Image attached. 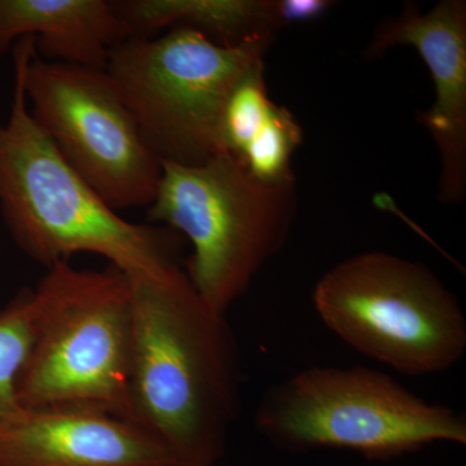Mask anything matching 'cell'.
<instances>
[{"label":"cell","instance_id":"14","mask_svg":"<svg viewBox=\"0 0 466 466\" xmlns=\"http://www.w3.org/2000/svg\"><path fill=\"white\" fill-rule=\"evenodd\" d=\"M302 142V128L285 106H275L271 115L242 150L238 161L260 182L279 184L294 180L290 159Z\"/></svg>","mask_w":466,"mask_h":466},{"label":"cell","instance_id":"12","mask_svg":"<svg viewBox=\"0 0 466 466\" xmlns=\"http://www.w3.org/2000/svg\"><path fill=\"white\" fill-rule=\"evenodd\" d=\"M131 38H148L164 27L188 26L222 46L280 27L275 0H121L110 2Z\"/></svg>","mask_w":466,"mask_h":466},{"label":"cell","instance_id":"2","mask_svg":"<svg viewBox=\"0 0 466 466\" xmlns=\"http://www.w3.org/2000/svg\"><path fill=\"white\" fill-rule=\"evenodd\" d=\"M11 112L0 122V214L18 248L46 268L91 253L128 278H162L182 268L179 236L116 214L61 157L34 121L14 51Z\"/></svg>","mask_w":466,"mask_h":466},{"label":"cell","instance_id":"16","mask_svg":"<svg viewBox=\"0 0 466 466\" xmlns=\"http://www.w3.org/2000/svg\"><path fill=\"white\" fill-rule=\"evenodd\" d=\"M333 5L329 0H275L276 17L280 26L309 23L323 16Z\"/></svg>","mask_w":466,"mask_h":466},{"label":"cell","instance_id":"1","mask_svg":"<svg viewBox=\"0 0 466 466\" xmlns=\"http://www.w3.org/2000/svg\"><path fill=\"white\" fill-rule=\"evenodd\" d=\"M128 279L130 421L167 450L171 466H216L241 404L240 350L226 314L205 302L182 268Z\"/></svg>","mask_w":466,"mask_h":466},{"label":"cell","instance_id":"7","mask_svg":"<svg viewBox=\"0 0 466 466\" xmlns=\"http://www.w3.org/2000/svg\"><path fill=\"white\" fill-rule=\"evenodd\" d=\"M257 431L291 450L339 447L390 459L437 441L466 443V420L370 368L311 367L267 391Z\"/></svg>","mask_w":466,"mask_h":466},{"label":"cell","instance_id":"4","mask_svg":"<svg viewBox=\"0 0 466 466\" xmlns=\"http://www.w3.org/2000/svg\"><path fill=\"white\" fill-rule=\"evenodd\" d=\"M296 211V179L260 182L222 153L196 167L162 162L148 220L188 238L186 274L205 302L226 314L284 247Z\"/></svg>","mask_w":466,"mask_h":466},{"label":"cell","instance_id":"15","mask_svg":"<svg viewBox=\"0 0 466 466\" xmlns=\"http://www.w3.org/2000/svg\"><path fill=\"white\" fill-rule=\"evenodd\" d=\"M276 106L269 99L265 78V61L248 70L232 91L223 115L226 152L240 157L242 150L258 133Z\"/></svg>","mask_w":466,"mask_h":466},{"label":"cell","instance_id":"8","mask_svg":"<svg viewBox=\"0 0 466 466\" xmlns=\"http://www.w3.org/2000/svg\"><path fill=\"white\" fill-rule=\"evenodd\" d=\"M34 121L61 157L115 210L149 208L162 162L104 69L43 60L35 39L14 45Z\"/></svg>","mask_w":466,"mask_h":466},{"label":"cell","instance_id":"6","mask_svg":"<svg viewBox=\"0 0 466 466\" xmlns=\"http://www.w3.org/2000/svg\"><path fill=\"white\" fill-rule=\"evenodd\" d=\"M312 300L343 342L403 375L444 372L464 357L461 306L422 263L383 251L357 254L323 275Z\"/></svg>","mask_w":466,"mask_h":466},{"label":"cell","instance_id":"5","mask_svg":"<svg viewBox=\"0 0 466 466\" xmlns=\"http://www.w3.org/2000/svg\"><path fill=\"white\" fill-rule=\"evenodd\" d=\"M275 34L222 46L173 27L157 39L128 38L109 52L106 72L161 162L196 167L227 153L223 115L232 91L263 60Z\"/></svg>","mask_w":466,"mask_h":466},{"label":"cell","instance_id":"13","mask_svg":"<svg viewBox=\"0 0 466 466\" xmlns=\"http://www.w3.org/2000/svg\"><path fill=\"white\" fill-rule=\"evenodd\" d=\"M34 294L24 288L8 305L0 309V429L25 413L17 388L34 334Z\"/></svg>","mask_w":466,"mask_h":466},{"label":"cell","instance_id":"9","mask_svg":"<svg viewBox=\"0 0 466 466\" xmlns=\"http://www.w3.org/2000/svg\"><path fill=\"white\" fill-rule=\"evenodd\" d=\"M395 46L416 48L431 70L435 100L417 119L440 152V200L459 204L466 193V3L443 0L428 12L407 5L380 24L366 57L379 58Z\"/></svg>","mask_w":466,"mask_h":466},{"label":"cell","instance_id":"11","mask_svg":"<svg viewBox=\"0 0 466 466\" xmlns=\"http://www.w3.org/2000/svg\"><path fill=\"white\" fill-rule=\"evenodd\" d=\"M26 36L43 60L106 69L131 33L106 0H0V55Z\"/></svg>","mask_w":466,"mask_h":466},{"label":"cell","instance_id":"3","mask_svg":"<svg viewBox=\"0 0 466 466\" xmlns=\"http://www.w3.org/2000/svg\"><path fill=\"white\" fill-rule=\"evenodd\" d=\"M34 334L18 381L21 407L130 421L134 317L130 279L56 263L33 289Z\"/></svg>","mask_w":466,"mask_h":466},{"label":"cell","instance_id":"10","mask_svg":"<svg viewBox=\"0 0 466 466\" xmlns=\"http://www.w3.org/2000/svg\"><path fill=\"white\" fill-rule=\"evenodd\" d=\"M0 466H171L128 420L87 410H29L0 429Z\"/></svg>","mask_w":466,"mask_h":466}]
</instances>
